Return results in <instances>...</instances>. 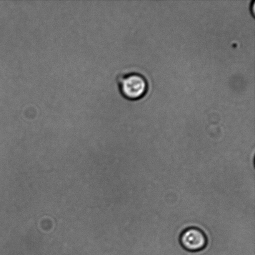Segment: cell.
I'll list each match as a JSON object with an SVG mask.
<instances>
[{
    "label": "cell",
    "mask_w": 255,
    "mask_h": 255,
    "mask_svg": "<svg viewBox=\"0 0 255 255\" xmlns=\"http://www.w3.org/2000/svg\"><path fill=\"white\" fill-rule=\"evenodd\" d=\"M116 81L120 93L129 101H138L143 98L148 92V81L144 75L139 72L119 74L117 75Z\"/></svg>",
    "instance_id": "obj_1"
},
{
    "label": "cell",
    "mask_w": 255,
    "mask_h": 255,
    "mask_svg": "<svg viewBox=\"0 0 255 255\" xmlns=\"http://www.w3.org/2000/svg\"><path fill=\"white\" fill-rule=\"evenodd\" d=\"M179 242L185 251L196 253L203 251L207 246L206 234L197 227H189L186 229L179 237Z\"/></svg>",
    "instance_id": "obj_2"
}]
</instances>
